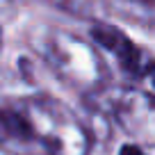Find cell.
<instances>
[{
	"mask_svg": "<svg viewBox=\"0 0 155 155\" xmlns=\"http://www.w3.org/2000/svg\"><path fill=\"white\" fill-rule=\"evenodd\" d=\"M153 84H155V73H153Z\"/></svg>",
	"mask_w": 155,
	"mask_h": 155,
	"instance_id": "4",
	"label": "cell"
},
{
	"mask_svg": "<svg viewBox=\"0 0 155 155\" xmlns=\"http://www.w3.org/2000/svg\"><path fill=\"white\" fill-rule=\"evenodd\" d=\"M94 37H96L105 48H110L112 53L119 55L121 62L126 64L128 68H135L137 59H139V53H137V48L132 46V41L126 34H121L116 28H96L94 30Z\"/></svg>",
	"mask_w": 155,
	"mask_h": 155,
	"instance_id": "1",
	"label": "cell"
},
{
	"mask_svg": "<svg viewBox=\"0 0 155 155\" xmlns=\"http://www.w3.org/2000/svg\"><path fill=\"white\" fill-rule=\"evenodd\" d=\"M0 121H2L5 130L12 132V135H30L28 121H25L23 116L14 114V112H2V114H0Z\"/></svg>",
	"mask_w": 155,
	"mask_h": 155,
	"instance_id": "2",
	"label": "cell"
},
{
	"mask_svg": "<svg viewBox=\"0 0 155 155\" xmlns=\"http://www.w3.org/2000/svg\"><path fill=\"white\" fill-rule=\"evenodd\" d=\"M119 155H144V153H141V150L137 148V146H123Z\"/></svg>",
	"mask_w": 155,
	"mask_h": 155,
	"instance_id": "3",
	"label": "cell"
}]
</instances>
